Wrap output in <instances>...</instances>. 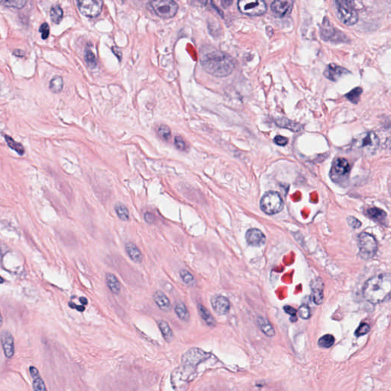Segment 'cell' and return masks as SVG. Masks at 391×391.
<instances>
[{
  "instance_id": "obj_24",
  "label": "cell",
  "mask_w": 391,
  "mask_h": 391,
  "mask_svg": "<svg viewBox=\"0 0 391 391\" xmlns=\"http://www.w3.org/2000/svg\"><path fill=\"white\" fill-rule=\"evenodd\" d=\"M257 324L267 336L273 337L275 335V331L268 319L260 316L257 319Z\"/></svg>"
},
{
  "instance_id": "obj_31",
  "label": "cell",
  "mask_w": 391,
  "mask_h": 391,
  "mask_svg": "<svg viewBox=\"0 0 391 391\" xmlns=\"http://www.w3.org/2000/svg\"><path fill=\"white\" fill-rule=\"evenodd\" d=\"M5 139L8 146L10 147L11 149L14 150L20 155H23L25 154V148H24L21 143L16 142L13 138H11L10 136L7 135H5Z\"/></svg>"
},
{
  "instance_id": "obj_2",
  "label": "cell",
  "mask_w": 391,
  "mask_h": 391,
  "mask_svg": "<svg viewBox=\"0 0 391 391\" xmlns=\"http://www.w3.org/2000/svg\"><path fill=\"white\" fill-rule=\"evenodd\" d=\"M391 276L381 274L371 277L365 283L364 297L372 304H379L388 298L391 293Z\"/></svg>"
},
{
  "instance_id": "obj_7",
  "label": "cell",
  "mask_w": 391,
  "mask_h": 391,
  "mask_svg": "<svg viewBox=\"0 0 391 391\" xmlns=\"http://www.w3.org/2000/svg\"><path fill=\"white\" fill-rule=\"evenodd\" d=\"M359 256L362 259L369 260L375 256L377 251V242L373 235L363 232L358 238Z\"/></svg>"
},
{
  "instance_id": "obj_48",
  "label": "cell",
  "mask_w": 391,
  "mask_h": 391,
  "mask_svg": "<svg viewBox=\"0 0 391 391\" xmlns=\"http://www.w3.org/2000/svg\"><path fill=\"white\" fill-rule=\"evenodd\" d=\"M112 52L114 53L115 55H116V56L118 57V58H119V60L120 61L121 60L122 52L121 51H120V50L119 49V48H118V47H112Z\"/></svg>"
},
{
  "instance_id": "obj_51",
  "label": "cell",
  "mask_w": 391,
  "mask_h": 391,
  "mask_svg": "<svg viewBox=\"0 0 391 391\" xmlns=\"http://www.w3.org/2000/svg\"><path fill=\"white\" fill-rule=\"evenodd\" d=\"M80 301H81V304H83V305H86L88 303L87 300H86V298H85V297H81V298H80Z\"/></svg>"
},
{
  "instance_id": "obj_3",
  "label": "cell",
  "mask_w": 391,
  "mask_h": 391,
  "mask_svg": "<svg viewBox=\"0 0 391 391\" xmlns=\"http://www.w3.org/2000/svg\"><path fill=\"white\" fill-rule=\"evenodd\" d=\"M210 356L209 354L203 351L202 349L193 348L185 353L182 357V369H178L179 371L176 373L175 377H179L181 384H188L189 379L196 371L197 365Z\"/></svg>"
},
{
  "instance_id": "obj_26",
  "label": "cell",
  "mask_w": 391,
  "mask_h": 391,
  "mask_svg": "<svg viewBox=\"0 0 391 391\" xmlns=\"http://www.w3.org/2000/svg\"><path fill=\"white\" fill-rule=\"evenodd\" d=\"M158 327H159L160 330L162 331V335H163L164 339L167 342H170L174 339V334H173L172 330L170 329V326L167 322L161 320L158 322Z\"/></svg>"
},
{
  "instance_id": "obj_47",
  "label": "cell",
  "mask_w": 391,
  "mask_h": 391,
  "mask_svg": "<svg viewBox=\"0 0 391 391\" xmlns=\"http://www.w3.org/2000/svg\"><path fill=\"white\" fill-rule=\"evenodd\" d=\"M69 307H71L72 309H76L77 310L80 311V312H82V311H84L85 307L83 306H78L76 305L74 303H69Z\"/></svg>"
},
{
  "instance_id": "obj_17",
  "label": "cell",
  "mask_w": 391,
  "mask_h": 391,
  "mask_svg": "<svg viewBox=\"0 0 391 391\" xmlns=\"http://www.w3.org/2000/svg\"><path fill=\"white\" fill-rule=\"evenodd\" d=\"M311 289H312V297L314 303L316 305H320L323 304L324 300V294H323V289H324V284L320 278L314 280L311 282Z\"/></svg>"
},
{
  "instance_id": "obj_8",
  "label": "cell",
  "mask_w": 391,
  "mask_h": 391,
  "mask_svg": "<svg viewBox=\"0 0 391 391\" xmlns=\"http://www.w3.org/2000/svg\"><path fill=\"white\" fill-rule=\"evenodd\" d=\"M151 8L159 17L170 19L177 14L178 5L171 0H155L150 2Z\"/></svg>"
},
{
  "instance_id": "obj_15",
  "label": "cell",
  "mask_w": 391,
  "mask_h": 391,
  "mask_svg": "<svg viewBox=\"0 0 391 391\" xmlns=\"http://www.w3.org/2000/svg\"><path fill=\"white\" fill-rule=\"evenodd\" d=\"M212 309L219 315H226L230 309V302L222 295H216L211 299Z\"/></svg>"
},
{
  "instance_id": "obj_30",
  "label": "cell",
  "mask_w": 391,
  "mask_h": 391,
  "mask_svg": "<svg viewBox=\"0 0 391 391\" xmlns=\"http://www.w3.org/2000/svg\"><path fill=\"white\" fill-rule=\"evenodd\" d=\"M63 78L60 76H55L50 81L49 88L50 90L53 93H61L63 90Z\"/></svg>"
},
{
  "instance_id": "obj_4",
  "label": "cell",
  "mask_w": 391,
  "mask_h": 391,
  "mask_svg": "<svg viewBox=\"0 0 391 391\" xmlns=\"http://www.w3.org/2000/svg\"><path fill=\"white\" fill-rule=\"evenodd\" d=\"M335 4L336 16L341 22L349 26L358 22V15L354 8V2L335 1Z\"/></svg>"
},
{
  "instance_id": "obj_23",
  "label": "cell",
  "mask_w": 391,
  "mask_h": 391,
  "mask_svg": "<svg viewBox=\"0 0 391 391\" xmlns=\"http://www.w3.org/2000/svg\"><path fill=\"white\" fill-rule=\"evenodd\" d=\"M105 283L112 293H115V294L120 293V290H121V284L114 274H110V273L106 274Z\"/></svg>"
},
{
  "instance_id": "obj_50",
  "label": "cell",
  "mask_w": 391,
  "mask_h": 391,
  "mask_svg": "<svg viewBox=\"0 0 391 391\" xmlns=\"http://www.w3.org/2000/svg\"><path fill=\"white\" fill-rule=\"evenodd\" d=\"M232 3V1H222L221 4L224 8H228Z\"/></svg>"
},
{
  "instance_id": "obj_41",
  "label": "cell",
  "mask_w": 391,
  "mask_h": 391,
  "mask_svg": "<svg viewBox=\"0 0 391 391\" xmlns=\"http://www.w3.org/2000/svg\"><path fill=\"white\" fill-rule=\"evenodd\" d=\"M39 32L41 33L42 39H44V40L47 39L50 34V27L48 24L47 22L43 23L42 25H41L40 28H39Z\"/></svg>"
},
{
  "instance_id": "obj_20",
  "label": "cell",
  "mask_w": 391,
  "mask_h": 391,
  "mask_svg": "<svg viewBox=\"0 0 391 391\" xmlns=\"http://www.w3.org/2000/svg\"><path fill=\"white\" fill-rule=\"evenodd\" d=\"M153 299L155 300L156 305L162 311L169 312L171 309V304H170V300L167 298V296L162 290L155 291V293H154V296H153Z\"/></svg>"
},
{
  "instance_id": "obj_6",
  "label": "cell",
  "mask_w": 391,
  "mask_h": 391,
  "mask_svg": "<svg viewBox=\"0 0 391 391\" xmlns=\"http://www.w3.org/2000/svg\"><path fill=\"white\" fill-rule=\"evenodd\" d=\"M260 206L266 214L274 215L282 210L284 202L279 193L277 192H268L261 200Z\"/></svg>"
},
{
  "instance_id": "obj_43",
  "label": "cell",
  "mask_w": 391,
  "mask_h": 391,
  "mask_svg": "<svg viewBox=\"0 0 391 391\" xmlns=\"http://www.w3.org/2000/svg\"><path fill=\"white\" fill-rule=\"evenodd\" d=\"M347 222L349 226H350L351 228H354V229H356V228L361 227V222H360L358 219H356V218L353 217V216H350V217L348 218Z\"/></svg>"
},
{
  "instance_id": "obj_34",
  "label": "cell",
  "mask_w": 391,
  "mask_h": 391,
  "mask_svg": "<svg viewBox=\"0 0 391 391\" xmlns=\"http://www.w3.org/2000/svg\"><path fill=\"white\" fill-rule=\"evenodd\" d=\"M334 343H335V338L333 335H330V334L323 335L318 342V345L324 349H329V348L333 346Z\"/></svg>"
},
{
  "instance_id": "obj_13",
  "label": "cell",
  "mask_w": 391,
  "mask_h": 391,
  "mask_svg": "<svg viewBox=\"0 0 391 391\" xmlns=\"http://www.w3.org/2000/svg\"><path fill=\"white\" fill-rule=\"evenodd\" d=\"M0 342L5 358L11 359L14 356L15 354L14 337L11 334L10 331L3 330L0 333Z\"/></svg>"
},
{
  "instance_id": "obj_42",
  "label": "cell",
  "mask_w": 391,
  "mask_h": 391,
  "mask_svg": "<svg viewBox=\"0 0 391 391\" xmlns=\"http://www.w3.org/2000/svg\"><path fill=\"white\" fill-rule=\"evenodd\" d=\"M174 144L177 149L181 150V151H185L186 149V142L181 136H176L174 139Z\"/></svg>"
},
{
  "instance_id": "obj_45",
  "label": "cell",
  "mask_w": 391,
  "mask_h": 391,
  "mask_svg": "<svg viewBox=\"0 0 391 391\" xmlns=\"http://www.w3.org/2000/svg\"><path fill=\"white\" fill-rule=\"evenodd\" d=\"M144 218L146 223H148V224H154L155 221H156V218H155V216L149 212H147L144 213Z\"/></svg>"
},
{
  "instance_id": "obj_29",
  "label": "cell",
  "mask_w": 391,
  "mask_h": 391,
  "mask_svg": "<svg viewBox=\"0 0 391 391\" xmlns=\"http://www.w3.org/2000/svg\"><path fill=\"white\" fill-rule=\"evenodd\" d=\"M63 12L59 5H54L50 11L51 21L55 24H59L63 19Z\"/></svg>"
},
{
  "instance_id": "obj_25",
  "label": "cell",
  "mask_w": 391,
  "mask_h": 391,
  "mask_svg": "<svg viewBox=\"0 0 391 391\" xmlns=\"http://www.w3.org/2000/svg\"><path fill=\"white\" fill-rule=\"evenodd\" d=\"M174 311H175L177 316H178V318L184 322L189 321V318H190L189 312L186 306L183 302L178 301L176 303Z\"/></svg>"
},
{
  "instance_id": "obj_22",
  "label": "cell",
  "mask_w": 391,
  "mask_h": 391,
  "mask_svg": "<svg viewBox=\"0 0 391 391\" xmlns=\"http://www.w3.org/2000/svg\"><path fill=\"white\" fill-rule=\"evenodd\" d=\"M276 124L277 126L281 127V128H287V129L290 130L292 132H298L303 130L304 127L300 123H296V122L292 121V120H288L286 118H281L278 120H276Z\"/></svg>"
},
{
  "instance_id": "obj_9",
  "label": "cell",
  "mask_w": 391,
  "mask_h": 391,
  "mask_svg": "<svg viewBox=\"0 0 391 391\" xmlns=\"http://www.w3.org/2000/svg\"><path fill=\"white\" fill-rule=\"evenodd\" d=\"M238 8L242 14L249 16H259L265 14L267 5L262 0H241L238 2Z\"/></svg>"
},
{
  "instance_id": "obj_11",
  "label": "cell",
  "mask_w": 391,
  "mask_h": 391,
  "mask_svg": "<svg viewBox=\"0 0 391 391\" xmlns=\"http://www.w3.org/2000/svg\"><path fill=\"white\" fill-rule=\"evenodd\" d=\"M81 14L89 18H94L101 13L103 2L100 0H81L77 2Z\"/></svg>"
},
{
  "instance_id": "obj_35",
  "label": "cell",
  "mask_w": 391,
  "mask_h": 391,
  "mask_svg": "<svg viewBox=\"0 0 391 391\" xmlns=\"http://www.w3.org/2000/svg\"><path fill=\"white\" fill-rule=\"evenodd\" d=\"M362 93V89L361 87H356L346 94V98L354 104H357L359 102L361 95Z\"/></svg>"
},
{
  "instance_id": "obj_37",
  "label": "cell",
  "mask_w": 391,
  "mask_h": 391,
  "mask_svg": "<svg viewBox=\"0 0 391 391\" xmlns=\"http://www.w3.org/2000/svg\"><path fill=\"white\" fill-rule=\"evenodd\" d=\"M180 275L185 284L189 287L194 286L195 283H196L194 277L188 270H181L180 272Z\"/></svg>"
},
{
  "instance_id": "obj_39",
  "label": "cell",
  "mask_w": 391,
  "mask_h": 391,
  "mask_svg": "<svg viewBox=\"0 0 391 391\" xmlns=\"http://www.w3.org/2000/svg\"><path fill=\"white\" fill-rule=\"evenodd\" d=\"M298 314L301 319H309L311 316V312L309 307L307 305H302L301 307L299 308Z\"/></svg>"
},
{
  "instance_id": "obj_19",
  "label": "cell",
  "mask_w": 391,
  "mask_h": 391,
  "mask_svg": "<svg viewBox=\"0 0 391 391\" xmlns=\"http://www.w3.org/2000/svg\"><path fill=\"white\" fill-rule=\"evenodd\" d=\"M31 377L33 379L32 387L34 391H47L45 383L41 376L39 370L35 366L29 367Z\"/></svg>"
},
{
  "instance_id": "obj_38",
  "label": "cell",
  "mask_w": 391,
  "mask_h": 391,
  "mask_svg": "<svg viewBox=\"0 0 391 391\" xmlns=\"http://www.w3.org/2000/svg\"><path fill=\"white\" fill-rule=\"evenodd\" d=\"M158 135L163 140L168 141L171 136V131L167 125H162L158 128Z\"/></svg>"
},
{
  "instance_id": "obj_40",
  "label": "cell",
  "mask_w": 391,
  "mask_h": 391,
  "mask_svg": "<svg viewBox=\"0 0 391 391\" xmlns=\"http://www.w3.org/2000/svg\"><path fill=\"white\" fill-rule=\"evenodd\" d=\"M369 331H370L369 325L367 324V323H361L359 327L357 329L356 331H355V333L354 334H355L357 337L362 336V335H366L367 333H369Z\"/></svg>"
},
{
  "instance_id": "obj_33",
  "label": "cell",
  "mask_w": 391,
  "mask_h": 391,
  "mask_svg": "<svg viewBox=\"0 0 391 391\" xmlns=\"http://www.w3.org/2000/svg\"><path fill=\"white\" fill-rule=\"evenodd\" d=\"M26 1L24 0H4V1H0V5H4L6 7L13 8V9H21L26 5Z\"/></svg>"
},
{
  "instance_id": "obj_1",
  "label": "cell",
  "mask_w": 391,
  "mask_h": 391,
  "mask_svg": "<svg viewBox=\"0 0 391 391\" xmlns=\"http://www.w3.org/2000/svg\"><path fill=\"white\" fill-rule=\"evenodd\" d=\"M200 64L206 72L216 78H225L230 75L235 66L233 58L221 51L207 53L201 58Z\"/></svg>"
},
{
  "instance_id": "obj_32",
  "label": "cell",
  "mask_w": 391,
  "mask_h": 391,
  "mask_svg": "<svg viewBox=\"0 0 391 391\" xmlns=\"http://www.w3.org/2000/svg\"><path fill=\"white\" fill-rule=\"evenodd\" d=\"M367 214L369 215L372 219H375L377 221H382L384 219H386L387 213L384 212L383 209H379V208H370L367 211Z\"/></svg>"
},
{
  "instance_id": "obj_46",
  "label": "cell",
  "mask_w": 391,
  "mask_h": 391,
  "mask_svg": "<svg viewBox=\"0 0 391 391\" xmlns=\"http://www.w3.org/2000/svg\"><path fill=\"white\" fill-rule=\"evenodd\" d=\"M284 309L287 313L289 314L290 316H296L297 311L294 308H293V307H289V306H286V307H284Z\"/></svg>"
},
{
  "instance_id": "obj_52",
  "label": "cell",
  "mask_w": 391,
  "mask_h": 391,
  "mask_svg": "<svg viewBox=\"0 0 391 391\" xmlns=\"http://www.w3.org/2000/svg\"><path fill=\"white\" fill-rule=\"evenodd\" d=\"M2 324H3V318H2L1 312H0V327H2Z\"/></svg>"
},
{
  "instance_id": "obj_18",
  "label": "cell",
  "mask_w": 391,
  "mask_h": 391,
  "mask_svg": "<svg viewBox=\"0 0 391 391\" xmlns=\"http://www.w3.org/2000/svg\"><path fill=\"white\" fill-rule=\"evenodd\" d=\"M246 239L247 243L252 246H263L266 241V238L263 232L257 228L248 230L246 232Z\"/></svg>"
},
{
  "instance_id": "obj_10",
  "label": "cell",
  "mask_w": 391,
  "mask_h": 391,
  "mask_svg": "<svg viewBox=\"0 0 391 391\" xmlns=\"http://www.w3.org/2000/svg\"><path fill=\"white\" fill-rule=\"evenodd\" d=\"M321 38L326 41L331 42H347L349 39L344 33L331 26L327 18H325L322 24Z\"/></svg>"
},
{
  "instance_id": "obj_36",
  "label": "cell",
  "mask_w": 391,
  "mask_h": 391,
  "mask_svg": "<svg viewBox=\"0 0 391 391\" xmlns=\"http://www.w3.org/2000/svg\"><path fill=\"white\" fill-rule=\"evenodd\" d=\"M85 61H86V64L88 67H90L91 69L95 68L97 67V58L95 56L93 51L90 49H86L84 53Z\"/></svg>"
},
{
  "instance_id": "obj_44",
  "label": "cell",
  "mask_w": 391,
  "mask_h": 391,
  "mask_svg": "<svg viewBox=\"0 0 391 391\" xmlns=\"http://www.w3.org/2000/svg\"><path fill=\"white\" fill-rule=\"evenodd\" d=\"M274 142L277 145L285 146L288 143V139L287 138L281 136V135H277L274 138Z\"/></svg>"
},
{
  "instance_id": "obj_14",
  "label": "cell",
  "mask_w": 391,
  "mask_h": 391,
  "mask_svg": "<svg viewBox=\"0 0 391 391\" xmlns=\"http://www.w3.org/2000/svg\"><path fill=\"white\" fill-rule=\"evenodd\" d=\"M293 1H274L270 5V9L277 17H284L291 13Z\"/></svg>"
},
{
  "instance_id": "obj_12",
  "label": "cell",
  "mask_w": 391,
  "mask_h": 391,
  "mask_svg": "<svg viewBox=\"0 0 391 391\" xmlns=\"http://www.w3.org/2000/svg\"><path fill=\"white\" fill-rule=\"evenodd\" d=\"M351 167L349 162L345 158H337L334 161L331 167V177L334 181H342L349 175Z\"/></svg>"
},
{
  "instance_id": "obj_53",
  "label": "cell",
  "mask_w": 391,
  "mask_h": 391,
  "mask_svg": "<svg viewBox=\"0 0 391 391\" xmlns=\"http://www.w3.org/2000/svg\"><path fill=\"white\" fill-rule=\"evenodd\" d=\"M3 282H4L3 278H2V277H1V276H0V284H2V283Z\"/></svg>"
},
{
  "instance_id": "obj_16",
  "label": "cell",
  "mask_w": 391,
  "mask_h": 391,
  "mask_svg": "<svg viewBox=\"0 0 391 391\" xmlns=\"http://www.w3.org/2000/svg\"><path fill=\"white\" fill-rule=\"evenodd\" d=\"M350 74L347 69L344 67H340L339 65L335 64V63H331V64L327 66V69L325 70L324 74L325 77L329 81H335L340 79L342 77Z\"/></svg>"
},
{
  "instance_id": "obj_28",
  "label": "cell",
  "mask_w": 391,
  "mask_h": 391,
  "mask_svg": "<svg viewBox=\"0 0 391 391\" xmlns=\"http://www.w3.org/2000/svg\"><path fill=\"white\" fill-rule=\"evenodd\" d=\"M115 211L117 214L118 217L120 218L123 221H128L129 220L130 215L128 208L125 206V204L121 202H118L115 204Z\"/></svg>"
},
{
  "instance_id": "obj_49",
  "label": "cell",
  "mask_w": 391,
  "mask_h": 391,
  "mask_svg": "<svg viewBox=\"0 0 391 391\" xmlns=\"http://www.w3.org/2000/svg\"><path fill=\"white\" fill-rule=\"evenodd\" d=\"M13 54H14V55H16V56L18 57L25 56V52H23L21 50H15V51H13Z\"/></svg>"
},
{
  "instance_id": "obj_21",
  "label": "cell",
  "mask_w": 391,
  "mask_h": 391,
  "mask_svg": "<svg viewBox=\"0 0 391 391\" xmlns=\"http://www.w3.org/2000/svg\"><path fill=\"white\" fill-rule=\"evenodd\" d=\"M125 247L127 254L132 262L137 264L142 263L143 261V255L136 245L134 244L132 242H128L125 244Z\"/></svg>"
},
{
  "instance_id": "obj_27",
  "label": "cell",
  "mask_w": 391,
  "mask_h": 391,
  "mask_svg": "<svg viewBox=\"0 0 391 391\" xmlns=\"http://www.w3.org/2000/svg\"><path fill=\"white\" fill-rule=\"evenodd\" d=\"M198 311L203 320H204L208 326H209V327H214L215 325H216V320H215L213 316L211 315L209 311L208 310L206 307H204V306L201 305V304H199Z\"/></svg>"
},
{
  "instance_id": "obj_5",
  "label": "cell",
  "mask_w": 391,
  "mask_h": 391,
  "mask_svg": "<svg viewBox=\"0 0 391 391\" xmlns=\"http://www.w3.org/2000/svg\"><path fill=\"white\" fill-rule=\"evenodd\" d=\"M379 139L374 132H367L357 136L353 141V146L365 154H373L379 147Z\"/></svg>"
}]
</instances>
